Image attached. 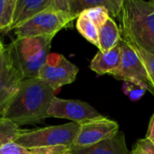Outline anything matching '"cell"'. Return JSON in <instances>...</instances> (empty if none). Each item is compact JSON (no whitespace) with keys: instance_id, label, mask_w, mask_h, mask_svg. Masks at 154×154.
<instances>
[{"instance_id":"cell-1","label":"cell","mask_w":154,"mask_h":154,"mask_svg":"<svg viewBox=\"0 0 154 154\" xmlns=\"http://www.w3.org/2000/svg\"><path fill=\"white\" fill-rule=\"evenodd\" d=\"M54 97L55 91L42 80L24 79L14 97L0 112L1 117L18 126L41 123L48 117Z\"/></svg>"},{"instance_id":"cell-2","label":"cell","mask_w":154,"mask_h":154,"mask_svg":"<svg viewBox=\"0 0 154 154\" xmlns=\"http://www.w3.org/2000/svg\"><path fill=\"white\" fill-rule=\"evenodd\" d=\"M121 39L154 54V1L124 0Z\"/></svg>"},{"instance_id":"cell-3","label":"cell","mask_w":154,"mask_h":154,"mask_svg":"<svg viewBox=\"0 0 154 154\" xmlns=\"http://www.w3.org/2000/svg\"><path fill=\"white\" fill-rule=\"evenodd\" d=\"M54 36L16 38L8 45L23 79H36L50 54Z\"/></svg>"},{"instance_id":"cell-4","label":"cell","mask_w":154,"mask_h":154,"mask_svg":"<svg viewBox=\"0 0 154 154\" xmlns=\"http://www.w3.org/2000/svg\"><path fill=\"white\" fill-rule=\"evenodd\" d=\"M80 125L69 123L35 130H22L14 143L27 150L50 146L70 148L79 134Z\"/></svg>"},{"instance_id":"cell-5","label":"cell","mask_w":154,"mask_h":154,"mask_svg":"<svg viewBox=\"0 0 154 154\" xmlns=\"http://www.w3.org/2000/svg\"><path fill=\"white\" fill-rule=\"evenodd\" d=\"M74 19L68 14L52 10L50 6L23 24L14 29L16 38L55 36L64 27H69Z\"/></svg>"},{"instance_id":"cell-6","label":"cell","mask_w":154,"mask_h":154,"mask_svg":"<svg viewBox=\"0 0 154 154\" xmlns=\"http://www.w3.org/2000/svg\"><path fill=\"white\" fill-rule=\"evenodd\" d=\"M78 72L79 68L63 55L51 53L42 67L38 79L56 91L62 86L74 82Z\"/></svg>"},{"instance_id":"cell-7","label":"cell","mask_w":154,"mask_h":154,"mask_svg":"<svg viewBox=\"0 0 154 154\" xmlns=\"http://www.w3.org/2000/svg\"><path fill=\"white\" fill-rule=\"evenodd\" d=\"M120 44L122 48L121 63L112 76L118 80L143 86L148 90L153 92L145 68L135 50L128 42L122 39Z\"/></svg>"},{"instance_id":"cell-8","label":"cell","mask_w":154,"mask_h":154,"mask_svg":"<svg viewBox=\"0 0 154 154\" xmlns=\"http://www.w3.org/2000/svg\"><path fill=\"white\" fill-rule=\"evenodd\" d=\"M48 117L62 118L82 125L99 118L102 115L87 102L54 97L48 109Z\"/></svg>"},{"instance_id":"cell-9","label":"cell","mask_w":154,"mask_h":154,"mask_svg":"<svg viewBox=\"0 0 154 154\" xmlns=\"http://www.w3.org/2000/svg\"><path fill=\"white\" fill-rule=\"evenodd\" d=\"M23 79L6 46L0 51V112L14 97Z\"/></svg>"},{"instance_id":"cell-10","label":"cell","mask_w":154,"mask_h":154,"mask_svg":"<svg viewBox=\"0 0 154 154\" xmlns=\"http://www.w3.org/2000/svg\"><path fill=\"white\" fill-rule=\"evenodd\" d=\"M119 132V125L105 116L80 125L79 134L72 146L87 147L115 136Z\"/></svg>"},{"instance_id":"cell-11","label":"cell","mask_w":154,"mask_h":154,"mask_svg":"<svg viewBox=\"0 0 154 154\" xmlns=\"http://www.w3.org/2000/svg\"><path fill=\"white\" fill-rule=\"evenodd\" d=\"M68 154H131L129 152L125 134L122 132H118L115 136L102 141L97 144L78 147L71 146L68 152Z\"/></svg>"},{"instance_id":"cell-12","label":"cell","mask_w":154,"mask_h":154,"mask_svg":"<svg viewBox=\"0 0 154 154\" xmlns=\"http://www.w3.org/2000/svg\"><path fill=\"white\" fill-rule=\"evenodd\" d=\"M52 0H16L11 30L23 24L38 14L45 11Z\"/></svg>"},{"instance_id":"cell-13","label":"cell","mask_w":154,"mask_h":154,"mask_svg":"<svg viewBox=\"0 0 154 154\" xmlns=\"http://www.w3.org/2000/svg\"><path fill=\"white\" fill-rule=\"evenodd\" d=\"M122 59V48L119 43L112 50L102 52L100 51L92 59L89 68L97 75H112L120 66Z\"/></svg>"},{"instance_id":"cell-14","label":"cell","mask_w":154,"mask_h":154,"mask_svg":"<svg viewBox=\"0 0 154 154\" xmlns=\"http://www.w3.org/2000/svg\"><path fill=\"white\" fill-rule=\"evenodd\" d=\"M123 4L124 0H69L70 14L74 19L83 11L96 6L106 7L111 18L119 17Z\"/></svg>"},{"instance_id":"cell-15","label":"cell","mask_w":154,"mask_h":154,"mask_svg":"<svg viewBox=\"0 0 154 154\" xmlns=\"http://www.w3.org/2000/svg\"><path fill=\"white\" fill-rule=\"evenodd\" d=\"M121 42V32L113 18L109 17L98 30V49L106 52Z\"/></svg>"},{"instance_id":"cell-16","label":"cell","mask_w":154,"mask_h":154,"mask_svg":"<svg viewBox=\"0 0 154 154\" xmlns=\"http://www.w3.org/2000/svg\"><path fill=\"white\" fill-rule=\"evenodd\" d=\"M76 26L78 32L87 41L98 48V29L84 13L78 16Z\"/></svg>"},{"instance_id":"cell-17","label":"cell","mask_w":154,"mask_h":154,"mask_svg":"<svg viewBox=\"0 0 154 154\" xmlns=\"http://www.w3.org/2000/svg\"><path fill=\"white\" fill-rule=\"evenodd\" d=\"M21 131L19 126L10 120L0 117V147L8 143L14 142L21 134Z\"/></svg>"},{"instance_id":"cell-18","label":"cell","mask_w":154,"mask_h":154,"mask_svg":"<svg viewBox=\"0 0 154 154\" xmlns=\"http://www.w3.org/2000/svg\"><path fill=\"white\" fill-rule=\"evenodd\" d=\"M16 0H0V32L11 30Z\"/></svg>"},{"instance_id":"cell-19","label":"cell","mask_w":154,"mask_h":154,"mask_svg":"<svg viewBox=\"0 0 154 154\" xmlns=\"http://www.w3.org/2000/svg\"><path fill=\"white\" fill-rule=\"evenodd\" d=\"M129 43L135 50V51L137 52L140 60H142V62H143V66L145 68V70L147 72V75L149 77L151 85H152V87L154 90V54L145 51L144 49H143V48H141L139 46H136V45L131 43V42H129Z\"/></svg>"},{"instance_id":"cell-20","label":"cell","mask_w":154,"mask_h":154,"mask_svg":"<svg viewBox=\"0 0 154 154\" xmlns=\"http://www.w3.org/2000/svg\"><path fill=\"white\" fill-rule=\"evenodd\" d=\"M82 13H84L88 17V19L97 27L98 30L104 25L106 20L110 17L107 9L104 6L92 7L83 11Z\"/></svg>"},{"instance_id":"cell-21","label":"cell","mask_w":154,"mask_h":154,"mask_svg":"<svg viewBox=\"0 0 154 154\" xmlns=\"http://www.w3.org/2000/svg\"><path fill=\"white\" fill-rule=\"evenodd\" d=\"M123 89H124L125 94L128 96L132 101L139 100L147 90L146 88L134 84V83H131V82H125Z\"/></svg>"},{"instance_id":"cell-22","label":"cell","mask_w":154,"mask_h":154,"mask_svg":"<svg viewBox=\"0 0 154 154\" xmlns=\"http://www.w3.org/2000/svg\"><path fill=\"white\" fill-rule=\"evenodd\" d=\"M0 154H31V152L14 142H11L0 147Z\"/></svg>"},{"instance_id":"cell-23","label":"cell","mask_w":154,"mask_h":154,"mask_svg":"<svg viewBox=\"0 0 154 154\" xmlns=\"http://www.w3.org/2000/svg\"><path fill=\"white\" fill-rule=\"evenodd\" d=\"M136 145L143 152L144 154H154V144L146 138L139 140Z\"/></svg>"},{"instance_id":"cell-24","label":"cell","mask_w":154,"mask_h":154,"mask_svg":"<svg viewBox=\"0 0 154 154\" xmlns=\"http://www.w3.org/2000/svg\"><path fill=\"white\" fill-rule=\"evenodd\" d=\"M146 139L149 140L151 143H152L154 144V114L152 117L151 118L150 124H149V127H148V132L146 134Z\"/></svg>"},{"instance_id":"cell-25","label":"cell","mask_w":154,"mask_h":154,"mask_svg":"<svg viewBox=\"0 0 154 154\" xmlns=\"http://www.w3.org/2000/svg\"><path fill=\"white\" fill-rule=\"evenodd\" d=\"M131 154H144V153H143V151H142V150H141V149L136 145V146H135V148H134V149L133 150V152H131Z\"/></svg>"},{"instance_id":"cell-26","label":"cell","mask_w":154,"mask_h":154,"mask_svg":"<svg viewBox=\"0 0 154 154\" xmlns=\"http://www.w3.org/2000/svg\"><path fill=\"white\" fill-rule=\"evenodd\" d=\"M5 48V46L3 44V42H2V41H1V39H0V51H3Z\"/></svg>"}]
</instances>
